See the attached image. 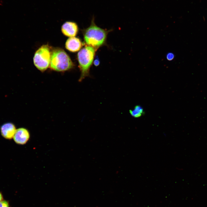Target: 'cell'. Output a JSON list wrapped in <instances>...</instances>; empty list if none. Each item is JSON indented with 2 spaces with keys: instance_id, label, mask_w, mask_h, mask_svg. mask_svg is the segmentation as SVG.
<instances>
[{
  "instance_id": "cell-8",
  "label": "cell",
  "mask_w": 207,
  "mask_h": 207,
  "mask_svg": "<svg viewBox=\"0 0 207 207\" xmlns=\"http://www.w3.org/2000/svg\"><path fill=\"white\" fill-rule=\"evenodd\" d=\"M83 45V43L80 40L74 37L68 38L65 43L66 48L72 52H75L79 50Z\"/></svg>"
},
{
  "instance_id": "cell-12",
  "label": "cell",
  "mask_w": 207,
  "mask_h": 207,
  "mask_svg": "<svg viewBox=\"0 0 207 207\" xmlns=\"http://www.w3.org/2000/svg\"><path fill=\"white\" fill-rule=\"evenodd\" d=\"M100 63V62L98 58H96L94 61V65L96 66H98Z\"/></svg>"
},
{
  "instance_id": "cell-6",
  "label": "cell",
  "mask_w": 207,
  "mask_h": 207,
  "mask_svg": "<svg viewBox=\"0 0 207 207\" xmlns=\"http://www.w3.org/2000/svg\"><path fill=\"white\" fill-rule=\"evenodd\" d=\"M61 30L65 36L70 37L75 36L78 32V26L76 24L73 22L67 21L62 25Z\"/></svg>"
},
{
  "instance_id": "cell-11",
  "label": "cell",
  "mask_w": 207,
  "mask_h": 207,
  "mask_svg": "<svg viewBox=\"0 0 207 207\" xmlns=\"http://www.w3.org/2000/svg\"><path fill=\"white\" fill-rule=\"evenodd\" d=\"M166 57L168 60H171L174 59V55L172 53H169L166 55Z\"/></svg>"
},
{
  "instance_id": "cell-9",
  "label": "cell",
  "mask_w": 207,
  "mask_h": 207,
  "mask_svg": "<svg viewBox=\"0 0 207 207\" xmlns=\"http://www.w3.org/2000/svg\"><path fill=\"white\" fill-rule=\"evenodd\" d=\"M129 112L132 116L134 118H138L142 116L143 113V108L139 106H136L134 108L130 110Z\"/></svg>"
},
{
  "instance_id": "cell-5",
  "label": "cell",
  "mask_w": 207,
  "mask_h": 207,
  "mask_svg": "<svg viewBox=\"0 0 207 207\" xmlns=\"http://www.w3.org/2000/svg\"><path fill=\"white\" fill-rule=\"evenodd\" d=\"M29 137L30 134L28 130L21 128L16 130L13 138L16 143L23 145L27 142Z\"/></svg>"
},
{
  "instance_id": "cell-7",
  "label": "cell",
  "mask_w": 207,
  "mask_h": 207,
  "mask_svg": "<svg viewBox=\"0 0 207 207\" xmlns=\"http://www.w3.org/2000/svg\"><path fill=\"white\" fill-rule=\"evenodd\" d=\"M14 125L11 122H7L2 125L0 128L1 133L5 138L10 139L13 138L16 131Z\"/></svg>"
},
{
  "instance_id": "cell-13",
  "label": "cell",
  "mask_w": 207,
  "mask_h": 207,
  "mask_svg": "<svg viewBox=\"0 0 207 207\" xmlns=\"http://www.w3.org/2000/svg\"><path fill=\"white\" fill-rule=\"evenodd\" d=\"M3 199V197L1 194L0 193V202H1Z\"/></svg>"
},
{
  "instance_id": "cell-1",
  "label": "cell",
  "mask_w": 207,
  "mask_h": 207,
  "mask_svg": "<svg viewBox=\"0 0 207 207\" xmlns=\"http://www.w3.org/2000/svg\"><path fill=\"white\" fill-rule=\"evenodd\" d=\"M94 19L93 18L90 26L85 30L83 34L85 43L96 50L105 43L108 31L98 27Z\"/></svg>"
},
{
  "instance_id": "cell-10",
  "label": "cell",
  "mask_w": 207,
  "mask_h": 207,
  "mask_svg": "<svg viewBox=\"0 0 207 207\" xmlns=\"http://www.w3.org/2000/svg\"><path fill=\"white\" fill-rule=\"evenodd\" d=\"M0 207H9L8 203L6 201L0 202Z\"/></svg>"
},
{
  "instance_id": "cell-2",
  "label": "cell",
  "mask_w": 207,
  "mask_h": 207,
  "mask_svg": "<svg viewBox=\"0 0 207 207\" xmlns=\"http://www.w3.org/2000/svg\"><path fill=\"white\" fill-rule=\"evenodd\" d=\"M50 68L54 70L62 72L73 67L74 64L70 58L62 49L57 48L51 52Z\"/></svg>"
},
{
  "instance_id": "cell-4",
  "label": "cell",
  "mask_w": 207,
  "mask_h": 207,
  "mask_svg": "<svg viewBox=\"0 0 207 207\" xmlns=\"http://www.w3.org/2000/svg\"><path fill=\"white\" fill-rule=\"evenodd\" d=\"M51 56L49 46L47 45H43L35 53L33 57L34 65L41 71H45L49 66Z\"/></svg>"
},
{
  "instance_id": "cell-3",
  "label": "cell",
  "mask_w": 207,
  "mask_h": 207,
  "mask_svg": "<svg viewBox=\"0 0 207 207\" xmlns=\"http://www.w3.org/2000/svg\"><path fill=\"white\" fill-rule=\"evenodd\" d=\"M96 50L93 47L87 46L78 53L77 58L81 71L79 81H81L85 78L89 76L90 68L93 61Z\"/></svg>"
}]
</instances>
